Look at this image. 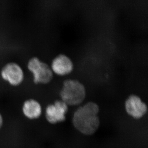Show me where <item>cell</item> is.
<instances>
[{"label":"cell","instance_id":"obj_1","mask_svg":"<svg viewBox=\"0 0 148 148\" xmlns=\"http://www.w3.org/2000/svg\"><path fill=\"white\" fill-rule=\"evenodd\" d=\"M99 108L97 103L89 102L80 106L74 112L73 118V126L82 134L91 135L99 128L98 116Z\"/></svg>","mask_w":148,"mask_h":148},{"label":"cell","instance_id":"obj_4","mask_svg":"<svg viewBox=\"0 0 148 148\" xmlns=\"http://www.w3.org/2000/svg\"><path fill=\"white\" fill-rule=\"evenodd\" d=\"M68 106L62 100H57L47 106L45 117L49 123L55 124L63 121L66 119Z\"/></svg>","mask_w":148,"mask_h":148},{"label":"cell","instance_id":"obj_7","mask_svg":"<svg viewBox=\"0 0 148 148\" xmlns=\"http://www.w3.org/2000/svg\"><path fill=\"white\" fill-rule=\"evenodd\" d=\"M51 69L53 73L59 75H65L73 71V64L65 55L60 54L52 60Z\"/></svg>","mask_w":148,"mask_h":148},{"label":"cell","instance_id":"obj_2","mask_svg":"<svg viewBox=\"0 0 148 148\" xmlns=\"http://www.w3.org/2000/svg\"><path fill=\"white\" fill-rule=\"evenodd\" d=\"M60 97L62 101L67 106L80 105L86 97L85 87L77 80H66L63 82V86L60 90Z\"/></svg>","mask_w":148,"mask_h":148},{"label":"cell","instance_id":"obj_5","mask_svg":"<svg viewBox=\"0 0 148 148\" xmlns=\"http://www.w3.org/2000/svg\"><path fill=\"white\" fill-rule=\"evenodd\" d=\"M1 76L5 81L13 86H17L22 82L24 71L21 67L14 62L7 63L1 71Z\"/></svg>","mask_w":148,"mask_h":148},{"label":"cell","instance_id":"obj_6","mask_svg":"<svg viewBox=\"0 0 148 148\" xmlns=\"http://www.w3.org/2000/svg\"><path fill=\"white\" fill-rule=\"evenodd\" d=\"M126 112L135 119L143 117L147 112V106L137 95H131L125 102Z\"/></svg>","mask_w":148,"mask_h":148},{"label":"cell","instance_id":"obj_9","mask_svg":"<svg viewBox=\"0 0 148 148\" xmlns=\"http://www.w3.org/2000/svg\"><path fill=\"white\" fill-rule=\"evenodd\" d=\"M3 124H4V119L3 117V115L0 112V130L2 129Z\"/></svg>","mask_w":148,"mask_h":148},{"label":"cell","instance_id":"obj_8","mask_svg":"<svg viewBox=\"0 0 148 148\" xmlns=\"http://www.w3.org/2000/svg\"><path fill=\"white\" fill-rule=\"evenodd\" d=\"M22 112L24 116L29 120H36L42 115V106L36 100L27 99L23 103Z\"/></svg>","mask_w":148,"mask_h":148},{"label":"cell","instance_id":"obj_3","mask_svg":"<svg viewBox=\"0 0 148 148\" xmlns=\"http://www.w3.org/2000/svg\"><path fill=\"white\" fill-rule=\"evenodd\" d=\"M27 68L33 74L35 84H48L53 78V71L51 67L38 58H31L28 62Z\"/></svg>","mask_w":148,"mask_h":148}]
</instances>
